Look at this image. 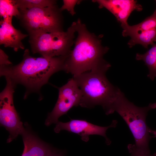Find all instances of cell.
Instances as JSON below:
<instances>
[{"label": "cell", "instance_id": "cell-18", "mask_svg": "<svg viewBox=\"0 0 156 156\" xmlns=\"http://www.w3.org/2000/svg\"><path fill=\"white\" fill-rule=\"evenodd\" d=\"M80 0H64L63 4L60 8L62 11L64 10H67L70 14L73 15L75 14L74 8L75 5L80 2Z\"/></svg>", "mask_w": 156, "mask_h": 156}, {"label": "cell", "instance_id": "cell-22", "mask_svg": "<svg viewBox=\"0 0 156 156\" xmlns=\"http://www.w3.org/2000/svg\"><path fill=\"white\" fill-rule=\"evenodd\" d=\"M149 132L150 133L153 135L152 137L156 138V131L150 129Z\"/></svg>", "mask_w": 156, "mask_h": 156}, {"label": "cell", "instance_id": "cell-7", "mask_svg": "<svg viewBox=\"0 0 156 156\" xmlns=\"http://www.w3.org/2000/svg\"><path fill=\"white\" fill-rule=\"evenodd\" d=\"M6 84L0 93V123L10 135V143L21 135L25 127L14 104L13 95L16 84L9 77H5Z\"/></svg>", "mask_w": 156, "mask_h": 156}, {"label": "cell", "instance_id": "cell-8", "mask_svg": "<svg viewBox=\"0 0 156 156\" xmlns=\"http://www.w3.org/2000/svg\"><path fill=\"white\" fill-rule=\"evenodd\" d=\"M58 97L52 111L48 114L45 124L49 126L57 123L59 118L74 106L79 105L82 96L81 90L73 78L60 88Z\"/></svg>", "mask_w": 156, "mask_h": 156}, {"label": "cell", "instance_id": "cell-15", "mask_svg": "<svg viewBox=\"0 0 156 156\" xmlns=\"http://www.w3.org/2000/svg\"><path fill=\"white\" fill-rule=\"evenodd\" d=\"M135 59L144 62L149 70L147 76L153 81L156 78V44H152L151 48L144 53H137Z\"/></svg>", "mask_w": 156, "mask_h": 156}, {"label": "cell", "instance_id": "cell-20", "mask_svg": "<svg viewBox=\"0 0 156 156\" xmlns=\"http://www.w3.org/2000/svg\"><path fill=\"white\" fill-rule=\"evenodd\" d=\"M8 56L2 49H0V66H8L12 65L9 60Z\"/></svg>", "mask_w": 156, "mask_h": 156}, {"label": "cell", "instance_id": "cell-4", "mask_svg": "<svg viewBox=\"0 0 156 156\" xmlns=\"http://www.w3.org/2000/svg\"><path fill=\"white\" fill-rule=\"evenodd\" d=\"M156 108V103L148 106L139 107L129 101L123 93L119 91L113 107L116 112L127 125L135 142V146L138 150L150 153L149 142L152 138L149 132L150 128L146 122L148 112Z\"/></svg>", "mask_w": 156, "mask_h": 156}, {"label": "cell", "instance_id": "cell-2", "mask_svg": "<svg viewBox=\"0 0 156 156\" xmlns=\"http://www.w3.org/2000/svg\"><path fill=\"white\" fill-rule=\"evenodd\" d=\"M77 38L74 47L66 59L64 71L73 75L100 69L108 70L111 65L103 58L109 50L99 36L92 33L80 19L76 21Z\"/></svg>", "mask_w": 156, "mask_h": 156}, {"label": "cell", "instance_id": "cell-1", "mask_svg": "<svg viewBox=\"0 0 156 156\" xmlns=\"http://www.w3.org/2000/svg\"><path fill=\"white\" fill-rule=\"evenodd\" d=\"M67 56L35 57L30 55L29 50L27 49L19 64L15 66H0V76L9 77L16 85L24 86L26 90L25 99L32 92H40L53 74L64 71Z\"/></svg>", "mask_w": 156, "mask_h": 156}, {"label": "cell", "instance_id": "cell-11", "mask_svg": "<svg viewBox=\"0 0 156 156\" xmlns=\"http://www.w3.org/2000/svg\"><path fill=\"white\" fill-rule=\"evenodd\" d=\"M12 18L1 19L0 22V44L5 47H10L15 51L24 49L22 41L28 35L24 34L15 28L12 24Z\"/></svg>", "mask_w": 156, "mask_h": 156}, {"label": "cell", "instance_id": "cell-12", "mask_svg": "<svg viewBox=\"0 0 156 156\" xmlns=\"http://www.w3.org/2000/svg\"><path fill=\"white\" fill-rule=\"evenodd\" d=\"M27 125L21 135L24 145L21 156H47L53 149L38 138Z\"/></svg>", "mask_w": 156, "mask_h": 156}, {"label": "cell", "instance_id": "cell-14", "mask_svg": "<svg viewBox=\"0 0 156 156\" xmlns=\"http://www.w3.org/2000/svg\"><path fill=\"white\" fill-rule=\"evenodd\" d=\"M130 37L131 39L127 43L129 48L140 44L145 48L148 49L149 45H151L154 42H156V29L138 33Z\"/></svg>", "mask_w": 156, "mask_h": 156}, {"label": "cell", "instance_id": "cell-6", "mask_svg": "<svg viewBox=\"0 0 156 156\" xmlns=\"http://www.w3.org/2000/svg\"><path fill=\"white\" fill-rule=\"evenodd\" d=\"M19 11L18 18L29 36L42 32L63 31L62 11L56 5Z\"/></svg>", "mask_w": 156, "mask_h": 156}, {"label": "cell", "instance_id": "cell-17", "mask_svg": "<svg viewBox=\"0 0 156 156\" xmlns=\"http://www.w3.org/2000/svg\"><path fill=\"white\" fill-rule=\"evenodd\" d=\"M16 1L19 10L46 8L56 5V1L52 0H16Z\"/></svg>", "mask_w": 156, "mask_h": 156}, {"label": "cell", "instance_id": "cell-10", "mask_svg": "<svg viewBox=\"0 0 156 156\" xmlns=\"http://www.w3.org/2000/svg\"><path fill=\"white\" fill-rule=\"evenodd\" d=\"M100 8H104L112 13L120 23L122 28L128 25L127 20L131 12L143 10L141 5L134 0H98Z\"/></svg>", "mask_w": 156, "mask_h": 156}, {"label": "cell", "instance_id": "cell-9", "mask_svg": "<svg viewBox=\"0 0 156 156\" xmlns=\"http://www.w3.org/2000/svg\"><path fill=\"white\" fill-rule=\"evenodd\" d=\"M117 123L116 120H113L109 126L101 127L92 124L85 120L71 119L66 122L58 121L54 130V132L57 133L62 130H65L78 134L81 136V140L86 142L89 140L90 135H101L105 138L106 144L109 145L111 143V141L106 135V131L110 128L116 127Z\"/></svg>", "mask_w": 156, "mask_h": 156}, {"label": "cell", "instance_id": "cell-16", "mask_svg": "<svg viewBox=\"0 0 156 156\" xmlns=\"http://www.w3.org/2000/svg\"><path fill=\"white\" fill-rule=\"evenodd\" d=\"M20 14L16 0H0V16L3 19L13 16L18 18Z\"/></svg>", "mask_w": 156, "mask_h": 156}, {"label": "cell", "instance_id": "cell-21", "mask_svg": "<svg viewBox=\"0 0 156 156\" xmlns=\"http://www.w3.org/2000/svg\"><path fill=\"white\" fill-rule=\"evenodd\" d=\"M47 156H63V154L61 152L53 149Z\"/></svg>", "mask_w": 156, "mask_h": 156}, {"label": "cell", "instance_id": "cell-13", "mask_svg": "<svg viewBox=\"0 0 156 156\" xmlns=\"http://www.w3.org/2000/svg\"><path fill=\"white\" fill-rule=\"evenodd\" d=\"M156 29V9L152 15L141 22L132 26L128 25L123 28L122 35L124 37L130 36L138 33Z\"/></svg>", "mask_w": 156, "mask_h": 156}, {"label": "cell", "instance_id": "cell-19", "mask_svg": "<svg viewBox=\"0 0 156 156\" xmlns=\"http://www.w3.org/2000/svg\"><path fill=\"white\" fill-rule=\"evenodd\" d=\"M127 148L131 154L130 156H156V153L151 155L150 153H146L138 150L135 147V144H129Z\"/></svg>", "mask_w": 156, "mask_h": 156}, {"label": "cell", "instance_id": "cell-5", "mask_svg": "<svg viewBox=\"0 0 156 156\" xmlns=\"http://www.w3.org/2000/svg\"><path fill=\"white\" fill-rule=\"evenodd\" d=\"M76 21L66 31L42 32L29 35V42L33 54L45 57L68 55L74 43Z\"/></svg>", "mask_w": 156, "mask_h": 156}, {"label": "cell", "instance_id": "cell-3", "mask_svg": "<svg viewBox=\"0 0 156 156\" xmlns=\"http://www.w3.org/2000/svg\"><path fill=\"white\" fill-rule=\"evenodd\" d=\"M107 70H92L73 76V79L81 92L80 106L90 108L99 105L106 114L114 112V105L120 90L107 79L105 75Z\"/></svg>", "mask_w": 156, "mask_h": 156}]
</instances>
